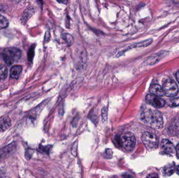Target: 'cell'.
Wrapping results in <instances>:
<instances>
[{
	"label": "cell",
	"mask_w": 179,
	"mask_h": 178,
	"mask_svg": "<svg viewBox=\"0 0 179 178\" xmlns=\"http://www.w3.org/2000/svg\"><path fill=\"white\" fill-rule=\"evenodd\" d=\"M140 119L145 124L153 129H159L163 125L162 115L156 110L152 109H144L141 113Z\"/></svg>",
	"instance_id": "obj_1"
},
{
	"label": "cell",
	"mask_w": 179,
	"mask_h": 178,
	"mask_svg": "<svg viewBox=\"0 0 179 178\" xmlns=\"http://www.w3.org/2000/svg\"><path fill=\"white\" fill-rule=\"evenodd\" d=\"M21 56V50L15 47L7 48L3 51V59L8 66L12 65L15 62L19 61Z\"/></svg>",
	"instance_id": "obj_2"
},
{
	"label": "cell",
	"mask_w": 179,
	"mask_h": 178,
	"mask_svg": "<svg viewBox=\"0 0 179 178\" xmlns=\"http://www.w3.org/2000/svg\"><path fill=\"white\" fill-rule=\"evenodd\" d=\"M136 140L134 134L130 132L123 134L120 137V145L127 152L133 151L136 146Z\"/></svg>",
	"instance_id": "obj_3"
},
{
	"label": "cell",
	"mask_w": 179,
	"mask_h": 178,
	"mask_svg": "<svg viewBox=\"0 0 179 178\" xmlns=\"http://www.w3.org/2000/svg\"><path fill=\"white\" fill-rule=\"evenodd\" d=\"M163 92L165 95L169 97H173L177 95L179 92V87L173 79H169L163 84Z\"/></svg>",
	"instance_id": "obj_4"
},
{
	"label": "cell",
	"mask_w": 179,
	"mask_h": 178,
	"mask_svg": "<svg viewBox=\"0 0 179 178\" xmlns=\"http://www.w3.org/2000/svg\"><path fill=\"white\" fill-rule=\"evenodd\" d=\"M141 140L146 147L148 149H154L157 148L158 140L156 136L150 132H145L142 135Z\"/></svg>",
	"instance_id": "obj_5"
},
{
	"label": "cell",
	"mask_w": 179,
	"mask_h": 178,
	"mask_svg": "<svg viewBox=\"0 0 179 178\" xmlns=\"http://www.w3.org/2000/svg\"><path fill=\"white\" fill-rule=\"evenodd\" d=\"M146 100L151 106L156 108H162L166 103L162 98L152 94H148L146 96Z\"/></svg>",
	"instance_id": "obj_6"
},
{
	"label": "cell",
	"mask_w": 179,
	"mask_h": 178,
	"mask_svg": "<svg viewBox=\"0 0 179 178\" xmlns=\"http://www.w3.org/2000/svg\"><path fill=\"white\" fill-rule=\"evenodd\" d=\"M161 147L162 150L165 153L168 154H173L175 151V147L172 143L166 139L162 140L161 143Z\"/></svg>",
	"instance_id": "obj_7"
},
{
	"label": "cell",
	"mask_w": 179,
	"mask_h": 178,
	"mask_svg": "<svg viewBox=\"0 0 179 178\" xmlns=\"http://www.w3.org/2000/svg\"><path fill=\"white\" fill-rule=\"evenodd\" d=\"M11 126V119L8 116L0 117V132L7 131Z\"/></svg>",
	"instance_id": "obj_8"
},
{
	"label": "cell",
	"mask_w": 179,
	"mask_h": 178,
	"mask_svg": "<svg viewBox=\"0 0 179 178\" xmlns=\"http://www.w3.org/2000/svg\"><path fill=\"white\" fill-rule=\"evenodd\" d=\"M149 91L152 95L158 97H161L164 94L162 88L157 84H152L150 87Z\"/></svg>",
	"instance_id": "obj_9"
},
{
	"label": "cell",
	"mask_w": 179,
	"mask_h": 178,
	"mask_svg": "<svg viewBox=\"0 0 179 178\" xmlns=\"http://www.w3.org/2000/svg\"><path fill=\"white\" fill-rule=\"evenodd\" d=\"M35 12V10L34 7H30L26 9L25 11H24L23 14L22 16V22L24 24L26 23L28 20L30 19V17H32V16L34 15Z\"/></svg>",
	"instance_id": "obj_10"
},
{
	"label": "cell",
	"mask_w": 179,
	"mask_h": 178,
	"mask_svg": "<svg viewBox=\"0 0 179 178\" xmlns=\"http://www.w3.org/2000/svg\"><path fill=\"white\" fill-rule=\"evenodd\" d=\"M23 70L21 65H14L10 70V77L12 79H18Z\"/></svg>",
	"instance_id": "obj_11"
},
{
	"label": "cell",
	"mask_w": 179,
	"mask_h": 178,
	"mask_svg": "<svg viewBox=\"0 0 179 178\" xmlns=\"http://www.w3.org/2000/svg\"><path fill=\"white\" fill-rule=\"evenodd\" d=\"M62 38L63 39V40L65 41L66 44L69 47H71L72 45L74 44V38L71 35H70V34L65 33V34H62Z\"/></svg>",
	"instance_id": "obj_12"
},
{
	"label": "cell",
	"mask_w": 179,
	"mask_h": 178,
	"mask_svg": "<svg viewBox=\"0 0 179 178\" xmlns=\"http://www.w3.org/2000/svg\"><path fill=\"white\" fill-rule=\"evenodd\" d=\"M175 167L174 165H166L163 169V174L166 176H169L172 175L175 172Z\"/></svg>",
	"instance_id": "obj_13"
},
{
	"label": "cell",
	"mask_w": 179,
	"mask_h": 178,
	"mask_svg": "<svg viewBox=\"0 0 179 178\" xmlns=\"http://www.w3.org/2000/svg\"><path fill=\"white\" fill-rule=\"evenodd\" d=\"M9 23L8 20L3 15L0 14V29L8 27Z\"/></svg>",
	"instance_id": "obj_14"
},
{
	"label": "cell",
	"mask_w": 179,
	"mask_h": 178,
	"mask_svg": "<svg viewBox=\"0 0 179 178\" xmlns=\"http://www.w3.org/2000/svg\"><path fill=\"white\" fill-rule=\"evenodd\" d=\"M167 104L171 107H175L179 106V98L170 99L168 100Z\"/></svg>",
	"instance_id": "obj_15"
},
{
	"label": "cell",
	"mask_w": 179,
	"mask_h": 178,
	"mask_svg": "<svg viewBox=\"0 0 179 178\" xmlns=\"http://www.w3.org/2000/svg\"><path fill=\"white\" fill-rule=\"evenodd\" d=\"M7 69L5 67L0 68V81H3L6 79L7 76Z\"/></svg>",
	"instance_id": "obj_16"
},
{
	"label": "cell",
	"mask_w": 179,
	"mask_h": 178,
	"mask_svg": "<svg viewBox=\"0 0 179 178\" xmlns=\"http://www.w3.org/2000/svg\"><path fill=\"white\" fill-rule=\"evenodd\" d=\"M102 121L104 123H105L107 121L108 119V109L105 107H104L102 110Z\"/></svg>",
	"instance_id": "obj_17"
},
{
	"label": "cell",
	"mask_w": 179,
	"mask_h": 178,
	"mask_svg": "<svg viewBox=\"0 0 179 178\" xmlns=\"http://www.w3.org/2000/svg\"><path fill=\"white\" fill-rule=\"evenodd\" d=\"M77 147H78V141L76 140V142H74V144H72L71 147V153L74 156H77Z\"/></svg>",
	"instance_id": "obj_18"
},
{
	"label": "cell",
	"mask_w": 179,
	"mask_h": 178,
	"mask_svg": "<svg viewBox=\"0 0 179 178\" xmlns=\"http://www.w3.org/2000/svg\"><path fill=\"white\" fill-rule=\"evenodd\" d=\"M35 46H32L30 50V51L28 52V60H30V61H32V60L33 59L34 56V50H35Z\"/></svg>",
	"instance_id": "obj_19"
},
{
	"label": "cell",
	"mask_w": 179,
	"mask_h": 178,
	"mask_svg": "<svg viewBox=\"0 0 179 178\" xmlns=\"http://www.w3.org/2000/svg\"><path fill=\"white\" fill-rule=\"evenodd\" d=\"M51 32H49V30H47L45 35V42L46 43H48L49 41L51 40Z\"/></svg>",
	"instance_id": "obj_20"
},
{
	"label": "cell",
	"mask_w": 179,
	"mask_h": 178,
	"mask_svg": "<svg viewBox=\"0 0 179 178\" xmlns=\"http://www.w3.org/2000/svg\"><path fill=\"white\" fill-rule=\"evenodd\" d=\"M56 1L59 3H61L63 4H67L68 2V0H56Z\"/></svg>",
	"instance_id": "obj_21"
},
{
	"label": "cell",
	"mask_w": 179,
	"mask_h": 178,
	"mask_svg": "<svg viewBox=\"0 0 179 178\" xmlns=\"http://www.w3.org/2000/svg\"><path fill=\"white\" fill-rule=\"evenodd\" d=\"M175 152H176L177 157L178 159H179V144L177 145V146L175 147Z\"/></svg>",
	"instance_id": "obj_22"
},
{
	"label": "cell",
	"mask_w": 179,
	"mask_h": 178,
	"mask_svg": "<svg viewBox=\"0 0 179 178\" xmlns=\"http://www.w3.org/2000/svg\"><path fill=\"white\" fill-rule=\"evenodd\" d=\"M147 177L148 178H157L158 177V176L157 174H152L148 175Z\"/></svg>",
	"instance_id": "obj_23"
},
{
	"label": "cell",
	"mask_w": 179,
	"mask_h": 178,
	"mask_svg": "<svg viewBox=\"0 0 179 178\" xmlns=\"http://www.w3.org/2000/svg\"><path fill=\"white\" fill-rule=\"evenodd\" d=\"M176 79H177V81L178 82L179 84V70L176 73Z\"/></svg>",
	"instance_id": "obj_24"
},
{
	"label": "cell",
	"mask_w": 179,
	"mask_h": 178,
	"mask_svg": "<svg viewBox=\"0 0 179 178\" xmlns=\"http://www.w3.org/2000/svg\"><path fill=\"white\" fill-rule=\"evenodd\" d=\"M176 172H177V174H179V165L177 167V169H176Z\"/></svg>",
	"instance_id": "obj_25"
},
{
	"label": "cell",
	"mask_w": 179,
	"mask_h": 178,
	"mask_svg": "<svg viewBox=\"0 0 179 178\" xmlns=\"http://www.w3.org/2000/svg\"><path fill=\"white\" fill-rule=\"evenodd\" d=\"M11 1H12L13 2H19V1H21V0H11Z\"/></svg>",
	"instance_id": "obj_26"
}]
</instances>
